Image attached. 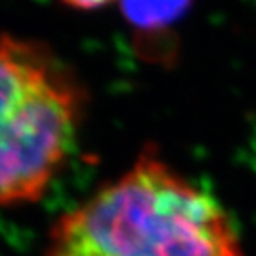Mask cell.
<instances>
[{
  "label": "cell",
  "mask_w": 256,
  "mask_h": 256,
  "mask_svg": "<svg viewBox=\"0 0 256 256\" xmlns=\"http://www.w3.org/2000/svg\"><path fill=\"white\" fill-rule=\"evenodd\" d=\"M64 2L78 9H94V8H100V6L108 4L112 0H64Z\"/></svg>",
  "instance_id": "277c9868"
},
{
  "label": "cell",
  "mask_w": 256,
  "mask_h": 256,
  "mask_svg": "<svg viewBox=\"0 0 256 256\" xmlns=\"http://www.w3.org/2000/svg\"><path fill=\"white\" fill-rule=\"evenodd\" d=\"M78 100L40 46L0 32V203L43 194L72 146Z\"/></svg>",
  "instance_id": "7a4b0ae2"
},
{
  "label": "cell",
  "mask_w": 256,
  "mask_h": 256,
  "mask_svg": "<svg viewBox=\"0 0 256 256\" xmlns=\"http://www.w3.org/2000/svg\"><path fill=\"white\" fill-rule=\"evenodd\" d=\"M190 0H121L126 20L142 30H156L174 24Z\"/></svg>",
  "instance_id": "3957f363"
},
{
  "label": "cell",
  "mask_w": 256,
  "mask_h": 256,
  "mask_svg": "<svg viewBox=\"0 0 256 256\" xmlns=\"http://www.w3.org/2000/svg\"><path fill=\"white\" fill-rule=\"evenodd\" d=\"M46 256H244V251L212 194L144 153L56 224Z\"/></svg>",
  "instance_id": "6da1fadb"
}]
</instances>
